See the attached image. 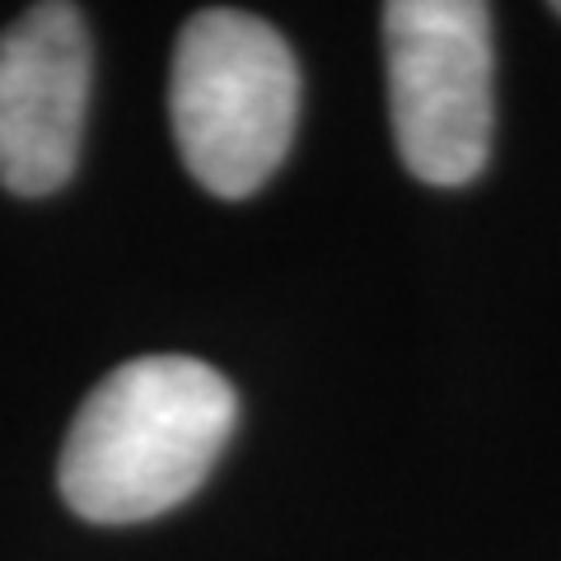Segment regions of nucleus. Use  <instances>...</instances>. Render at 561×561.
I'll return each instance as SVG.
<instances>
[{"mask_svg": "<svg viewBox=\"0 0 561 561\" xmlns=\"http://www.w3.org/2000/svg\"><path fill=\"white\" fill-rule=\"evenodd\" d=\"M230 379L197 356H136L84 398L61 449V496L90 524H140L183 505L234 431Z\"/></svg>", "mask_w": 561, "mask_h": 561, "instance_id": "nucleus-1", "label": "nucleus"}, {"mask_svg": "<svg viewBox=\"0 0 561 561\" xmlns=\"http://www.w3.org/2000/svg\"><path fill=\"white\" fill-rule=\"evenodd\" d=\"M169 117L187 173L210 197H253L295 140L300 117L295 51L257 14H192L173 47Z\"/></svg>", "mask_w": 561, "mask_h": 561, "instance_id": "nucleus-2", "label": "nucleus"}, {"mask_svg": "<svg viewBox=\"0 0 561 561\" xmlns=\"http://www.w3.org/2000/svg\"><path fill=\"white\" fill-rule=\"evenodd\" d=\"M379 20L402 164L431 187L472 183L496 127L491 10L482 0H389Z\"/></svg>", "mask_w": 561, "mask_h": 561, "instance_id": "nucleus-3", "label": "nucleus"}, {"mask_svg": "<svg viewBox=\"0 0 561 561\" xmlns=\"http://www.w3.org/2000/svg\"><path fill=\"white\" fill-rule=\"evenodd\" d=\"M94 47L76 5H33L0 33V183L51 197L76 173Z\"/></svg>", "mask_w": 561, "mask_h": 561, "instance_id": "nucleus-4", "label": "nucleus"}, {"mask_svg": "<svg viewBox=\"0 0 561 561\" xmlns=\"http://www.w3.org/2000/svg\"><path fill=\"white\" fill-rule=\"evenodd\" d=\"M552 10H557V20H561V5H552Z\"/></svg>", "mask_w": 561, "mask_h": 561, "instance_id": "nucleus-5", "label": "nucleus"}]
</instances>
